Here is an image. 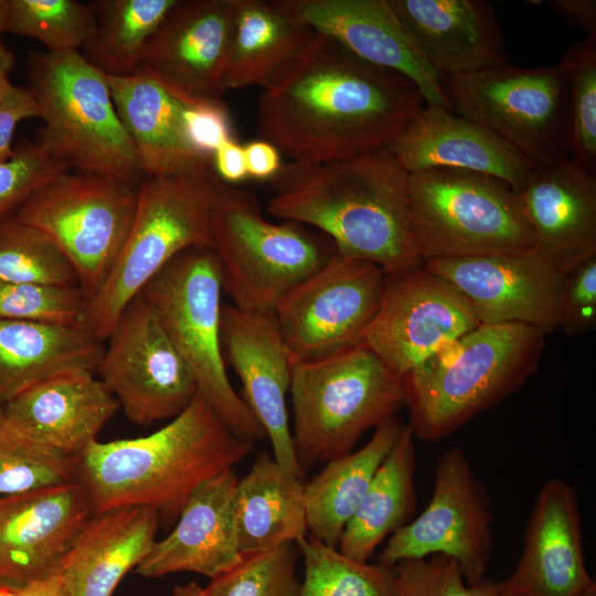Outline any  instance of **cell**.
I'll return each mask as SVG.
<instances>
[{
  "instance_id": "cell-13",
  "label": "cell",
  "mask_w": 596,
  "mask_h": 596,
  "mask_svg": "<svg viewBox=\"0 0 596 596\" xmlns=\"http://www.w3.org/2000/svg\"><path fill=\"white\" fill-rule=\"evenodd\" d=\"M383 269L337 252L278 302L273 317L292 364L364 342L382 301Z\"/></svg>"
},
{
  "instance_id": "cell-45",
  "label": "cell",
  "mask_w": 596,
  "mask_h": 596,
  "mask_svg": "<svg viewBox=\"0 0 596 596\" xmlns=\"http://www.w3.org/2000/svg\"><path fill=\"white\" fill-rule=\"evenodd\" d=\"M596 327V256L563 276L560 327L568 337H583Z\"/></svg>"
},
{
  "instance_id": "cell-46",
  "label": "cell",
  "mask_w": 596,
  "mask_h": 596,
  "mask_svg": "<svg viewBox=\"0 0 596 596\" xmlns=\"http://www.w3.org/2000/svg\"><path fill=\"white\" fill-rule=\"evenodd\" d=\"M182 124L190 146L210 160L219 147L235 139L228 110L221 99L184 104Z\"/></svg>"
},
{
  "instance_id": "cell-51",
  "label": "cell",
  "mask_w": 596,
  "mask_h": 596,
  "mask_svg": "<svg viewBox=\"0 0 596 596\" xmlns=\"http://www.w3.org/2000/svg\"><path fill=\"white\" fill-rule=\"evenodd\" d=\"M15 588L17 596H72L60 572Z\"/></svg>"
},
{
  "instance_id": "cell-23",
  "label": "cell",
  "mask_w": 596,
  "mask_h": 596,
  "mask_svg": "<svg viewBox=\"0 0 596 596\" xmlns=\"http://www.w3.org/2000/svg\"><path fill=\"white\" fill-rule=\"evenodd\" d=\"M386 148L407 173L473 171L501 179L515 192L533 169L493 132L439 105H423Z\"/></svg>"
},
{
  "instance_id": "cell-26",
  "label": "cell",
  "mask_w": 596,
  "mask_h": 596,
  "mask_svg": "<svg viewBox=\"0 0 596 596\" xmlns=\"http://www.w3.org/2000/svg\"><path fill=\"white\" fill-rule=\"evenodd\" d=\"M20 432L75 458L120 408L117 398L91 371L45 379L0 406Z\"/></svg>"
},
{
  "instance_id": "cell-37",
  "label": "cell",
  "mask_w": 596,
  "mask_h": 596,
  "mask_svg": "<svg viewBox=\"0 0 596 596\" xmlns=\"http://www.w3.org/2000/svg\"><path fill=\"white\" fill-rule=\"evenodd\" d=\"M0 283L74 286L78 278L50 237L12 214L0 220Z\"/></svg>"
},
{
  "instance_id": "cell-18",
  "label": "cell",
  "mask_w": 596,
  "mask_h": 596,
  "mask_svg": "<svg viewBox=\"0 0 596 596\" xmlns=\"http://www.w3.org/2000/svg\"><path fill=\"white\" fill-rule=\"evenodd\" d=\"M234 0H177L149 40L139 71L185 104L220 99Z\"/></svg>"
},
{
  "instance_id": "cell-12",
  "label": "cell",
  "mask_w": 596,
  "mask_h": 596,
  "mask_svg": "<svg viewBox=\"0 0 596 596\" xmlns=\"http://www.w3.org/2000/svg\"><path fill=\"white\" fill-rule=\"evenodd\" d=\"M137 189L93 172L66 171L38 188L15 215L68 258L88 301L110 274L128 236Z\"/></svg>"
},
{
  "instance_id": "cell-19",
  "label": "cell",
  "mask_w": 596,
  "mask_h": 596,
  "mask_svg": "<svg viewBox=\"0 0 596 596\" xmlns=\"http://www.w3.org/2000/svg\"><path fill=\"white\" fill-rule=\"evenodd\" d=\"M221 347L225 364L242 382L241 397L270 441L274 459L304 480L286 408L292 362L273 315L222 305Z\"/></svg>"
},
{
  "instance_id": "cell-31",
  "label": "cell",
  "mask_w": 596,
  "mask_h": 596,
  "mask_svg": "<svg viewBox=\"0 0 596 596\" xmlns=\"http://www.w3.org/2000/svg\"><path fill=\"white\" fill-rule=\"evenodd\" d=\"M104 350V341L85 326L0 319V406L51 376L96 372Z\"/></svg>"
},
{
  "instance_id": "cell-43",
  "label": "cell",
  "mask_w": 596,
  "mask_h": 596,
  "mask_svg": "<svg viewBox=\"0 0 596 596\" xmlns=\"http://www.w3.org/2000/svg\"><path fill=\"white\" fill-rule=\"evenodd\" d=\"M393 567L398 596H504L500 582L483 578L468 584L458 562L443 554L405 560Z\"/></svg>"
},
{
  "instance_id": "cell-47",
  "label": "cell",
  "mask_w": 596,
  "mask_h": 596,
  "mask_svg": "<svg viewBox=\"0 0 596 596\" xmlns=\"http://www.w3.org/2000/svg\"><path fill=\"white\" fill-rule=\"evenodd\" d=\"M32 117H39V107L30 89L12 85L0 100V163L17 155L18 149L12 148L15 128L20 121Z\"/></svg>"
},
{
  "instance_id": "cell-2",
  "label": "cell",
  "mask_w": 596,
  "mask_h": 596,
  "mask_svg": "<svg viewBox=\"0 0 596 596\" xmlns=\"http://www.w3.org/2000/svg\"><path fill=\"white\" fill-rule=\"evenodd\" d=\"M268 214L316 227L341 254L385 274L423 265L409 217L408 173L386 147L334 161L283 163Z\"/></svg>"
},
{
  "instance_id": "cell-28",
  "label": "cell",
  "mask_w": 596,
  "mask_h": 596,
  "mask_svg": "<svg viewBox=\"0 0 596 596\" xmlns=\"http://www.w3.org/2000/svg\"><path fill=\"white\" fill-rule=\"evenodd\" d=\"M147 507L94 512L63 558L60 573L72 596H111L149 554L160 524Z\"/></svg>"
},
{
  "instance_id": "cell-27",
  "label": "cell",
  "mask_w": 596,
  "mask_h": 596,
  "mask_svg": "<svg viewBox=\"0 0 596 596\" xmlns=\"http://www.w3.org/2000/svg\"><path fill=\"white\" fill-rule=\"evenodd\" d=\"M406 33L441 76L507 63L493 6L483 0H389Z\"/></svg>"
},
{
  "instance_id": "cell-29",
  "label": "cell",
  "mask_w": 596,
  "mask_h": 596,
  "mask_svg": "<svg viewBox=\"0 0 596 596\" xmlns=\"http://www.w3.org/2000/svg\"><path fill=\"white\" fill-rule=\"evenodd\" d=\"M106 76L142 175H179L213 167L212 160L199 155L184 136L185 103L140 71L128 76Z\"/></svg>"
},
{
  "instance_id": "cell-38",
  "label": "cell",
  "mask_w": 596,
  "mask_h": 596,
  "mask_svg": "<svg viewBox=\"0 0 596 596\" xmlns=\"http://www.w3.org/2000/svg\"><path fill=\"white\" fill-rule=\"evenodd\" d=\"M96 15L76 0H9L6 32L41 42L49 53L79 51L94 38Z\"/></svg>"
},
{
  "instance_id": "cell-24",
  "label": "cell",
  "mask_w": 596,
  "mask_h": 596,
  "mask_svg": "<svg viewBox=\"0 0 596 596\" xmlns=\"http://www.w3.org/2000/svg\"><path fill=\"white\" fill-rule=\"evenodd\" d=\"M517 194L535 251L563 275L596 256V174L565 158L533 168Z\"/></svg>"
},
{
  "instance_id": "cell-14",
  "label": "cell",
  "mask_w": 596,
  "mask_h": 596,
  "mask_svg": "<svg viewBox=\"0 0 596 596\" xmlns=\"http://www.w3.org/2000/svg\"><path fill=\"white\" fill-rule=\"evenodd\" d=\"M487 490L460 448L437 459L428 504L415 519L393 533L377 562L394 566L405 560L443 554L456 560L468 584L485 578L493 540Z\"/></svg>"
},
{
  "instance_id": "cell-53",
  "label": "cell",
  "mask_w": 596,
  "mask_h": 596,
  "mask_svg": "<svg viewBox=\"0 0 596 596\" xmlns=\"http://www.w3.org/2000/svg\"><path fill=\"white\" fill-rule=\"evenodd\" d=\"M171 596H207L204 587L200 586L195 582L188 583L185 585H179L174 587Z\"/></svg>"
},
{
  "instance_id": "cell-48",
  "label": "cell",
  "mask_w": 596,
  "mask_h": 596,
  "mask_svg": "<svg viewBox=\"0 0 596 596\" xmlns=\"http://www.w3.org/2000/svg\"><path fill=\"white\" fill-rule=\"evenodd\" d=\"M243 147L247 177L270 181L283 167L280 151L269 141L257 139Z\"/></svg>"
},
{
  "instance_id": "cell-8",
  "label": "cell",
  "mask_w": 596,
  "mask_h": 596,
  "mask_svg": "<svg viewBox=\"0 0 596 596\" xmlns=\"http://www.w3.org/2000/svg\"><path fill=\"white\" fill-rule=\"evenodd\" d=\"M28 74L29 89L44 121L36 143L70 169L134 185L142 173L107 76L79 51L35 53Z\"/></svg>"
},
{
  "instance_id": "cell-5",
  "label": "cell",
  "mask_w": 596,
  "mask_h": 596,
  "mask_svg": "<svg viewBox=\"0 0 596 596\" xmlns=\"http://www.w3.org/2000/svg\"><path fill=\"white\" fill-rule=\"evenodd\" d=\"M292 446L304 473L353 451L362 435L404 405L403 381L363 342L343 353L294 363Z\"/></svg>"
},
{
  "instance_id": "cell-33",
  "label": "cell",
  "mask_w": 596,
  "mask_h": 596,
  "mask_svg": "<svg viewBox=\"0 0 596 596\" xmlns=\"http://www.w3.org/2000/svg\"><path fill=\"white\" fill-rule=\"evenodd\" d=\"M404 426L396 415L389 418L364 446L328 461L304 483L308 535L338 547L347 523Z\"/></svg>"
},
{
  "instance_id": "cell-49",
  "label": "cell",
  "mask_w": 596,
  "mask_h": 596,
  "mask_svg": "<svg viewBox=\"0 0 596 596\" xmlns=\"http://www.w3.org/2000/svg\"><path fill=\"white\" fill-rule=\"evenodd\" d=\"M212 164L217 178L226 184L235 185L248 178L244 147L236 139L219 147L212 157Z\"/></svg>"
},
{
  "instance_id": "cell-6",
  "label": "cell",
  "mask_w": 596,
  "mask_h": 596,
  "mask_svg": "<svg viewBox=\"0 0 596 596\" xmlns=\"http://www.w3.org/2000/svg\"><path fill=\"white\" fill-rule=\"evenodd\" d=\"M213 167L145 177L132 223L106 281L88 301L85 326L105 341L125 308L180 253L211 247V221L221 184Z\"/></svg>"
},
{
  "instance_id": "cell-35",
  "label": "cell",
  "mask_w": 596,
  "mask_h": 596,
  "mask_svg": "<svg viewBox=\"0 0 596 596\" xmlns=\"http://www.w3.org/2000/svg\"><path fill=\"white\" fill-rule=\"evenodd\" d=\"M177 0H94L97 26L84 57L108 76L139 71L145 49Z\"/></svg>"
},
{
  "instance_id": "cell-20",
  "label": "cell",
  "mask_w": 596,
  "mask_h": 596,
  "mask_svg": "<svg viewBox=\"0 0 596 596\" xmlns=\"http://www.w3.org/2000/svg\"><path fill=\"white\" fill-rule=\"evenodd\" d=\"M93 513L78 481L0 497V581L20 586L60 572Z\"/></svg>"
},
{
  "instance_id": "cell-34",
  "label": "cell",
  "mask_w": 596,
  "mask_h": 596,
  "mask_svg": "<svg viewBox=\"0 0 596 596\" xmlns=\"http://www.w3.org/2000/svg\"><path fill=\"white\" fill-rule=\"evenodd\" d=\"M414 439L405 424L343 530L338 549L344 555L368 562L389 535L413 520L416 512Z\"/></svg>"
},
{
  "instance_id": "cell-32",
  "label": "cell",
  "mask_w": 596,
  "mask_h": 596,
  "mask_svg": "<svg viewBox=\"0 0 596 596\" xmlns=\"http://www.w3.org/2000/svg\"><path fill=\"white\" fill-rule=\"evenodd\" d=\"M234 521L243 555L295 544L308 535L304 482L265 451L238 479Z\"/></svg>"
},
{
  "instance_id": "cell-17",
  "label": "cell",
  "mask_w": 596,
  "mask_h": 596,
  "mask_svg": "<svg viewBox=\"0 0 596 596\" xmlns=\"http://www.w3.org/2000/svg\"><path fill=\"white\" fill-rule=\"evenodd\" d=\"M470 304L480 323H522L550 334L560 327L563 274L535 249L423 263Z\"/></svg>"
},
{
  "instance_id": "cell-50",
  "label": "cell",
  "mask_w": 596,
  "mask_h": 596,
  "mask_svg": "<svg viewBox=\"0 0 596 596\" xmlns=\"http://www.w3.org/2000/svg\"><path fill=\"white\" fill-rule=\"evenodd\" d=\"M550 6L567 24L596 36L595 0H552Z\"/></svg>"
},
{
  "instance_id": "cell-11",
  "label": "cell",
  "mask_w": 596,
  "mask_h": 596,
  "mask_svg": "<svg viewBox=\"0 0 596 596\" xmlns=\"http://www.w3.org/2000/svg\"><path fill=\"white\" fill-rule=\"evenodd\" d=\"M440 85L451 111L493 132L533 168L568 158L570 92L557 65L503 63L441 76Z\"/></svg>"
},
{
  "instance_id": "cell-44",
  "label": "cell",
  "mask_w": 596,
  "mask_h": 596,
  "mask_svg": "<svg viewBox=\"0 0 596 596\" xmlns=\"http://www.w3.org/2000/svg\"><path fill=\"white\" fill-rule=\"evenodd\" d=\"M71 169L39 143L19 148L0 163V220L15 214L38 188Z\"/></svg>"
},
{
  "instance_id": "cell-30",
  "label": "cell",
  "mask_w": 596,
  "mask_h": 596,
  "mask_svg": "<svg viewBox=\"0 0 596 596\" xmlns=\"http://www.w3.org/2000/svg\"><path fill=\"white\" fill-rule=\"evenodd\" d=\"M234 30L222 89L266 87L310 44L317 32L284 0H234Z\"/></svg>"
},
{
  "instance_id": "cell-52",
  "label": "cell",
  "mask_w": 596,
  "mask_h": 596,
  "mask_svg": "<svg viewBox=\"0 0 596 596\" xmlns=\"http://www.w3.org/2000/svg\"><path fill=\"white\" fill-rule=\"evenodd\" d=\"M14 53L0 39V100L12 87L9 75L14 67Z\"/></svg>"
},
{
  "instance_id": "cell-55",
  "label": "cell",
  "mask_w": 596,
  "mask_h": 596,
  "mask_svg": "<svg viewBox=\"0 0 596 596\" xmlns=\"http://www.w3.org/2000/svg\"><path fill=\"white\" fill-rule=\"evenodd\" d=\"M0 596H17V588L7 583H0Z\"/></svg>"
},
{
  "instance_id": "cell-1",
  "label": "cell",
  "mask_w": 596,
  "mask_h": 596,
  "mask_svg": "<svg viewBox=\"0 0 596 596\" xmlns=\"http://www.w3.org/2000/svg\"><path fill=\"white\" fill-rule=\"evenodd\" d=\"M418 86L317 32L258 97L256 126L290 162L320 163L386 147L423 106Z\"/></svg>"
},
{
  "instance_id": "cell-21",
  "label": "cell",
  "mask_w": 596,
  "mask_h": 596,
  "mask_svg": "<svg viewBox=\"0 0 596 596\" xmlns=\"http://www.w3.org/2000/svg\"><path fill=\"white\" fill-rule=\"evenodd\" d=\"M594 584L584 557L577 493L552 478L536 496L521 557L500 582L501 590L504 596H575Z\"/></svg>"
},
{
  "instance_id": "cell-56",
  "label": "cell",
  "mask_w": 596,
  "mask_h": 596,
  "mask_svg": "<svg viewBox=\"0 0 596 596\" xmlns=\"http://www.w3.org/2000/svg\"><path fill=\"white\" fill-rule=\"evenodd\" d=\"M575 596H596V585H592L583 592L576 594Z\"/></svg>"
},
{
  "instance_id": "cell-40",
  "label": "cell",
  "mask_w": 596,
  "mask_h": 596,
  "mask_svg": "<svg viewBox=\"0 0 596 596\" xmlns=\"http://www.w3.org/2000/svg\"><path fill=\"white\" fill-rule=\"evenodd\" d=\"M570 92L568 159L596 174V36L568 46L557 65Z\"/></svg>"
},
{
  "instance_id": "cell-54",
  "label": "cell",
  "mask_w": 596,
  "mask_h": 596,
  "mask_svg": "<svg viewBox=\"0 0 596 596\" xmlns=\"http://www.w3.org/2000/svg\"><path fill=\"white\" fill-rule=\"evenodd\" d=\"M9 11V0H0V39L6 32V22Z\"/></svg>"
},
{
  "instance_id": "cell-4",
  "label": "cell",
  "mask_w": 596,
  "mask_h": 596,
  "mask_svg": "<svg viewBox=\"0 0 596 596\" xmlns=\"http://www.w3.org/2000/svg\"><path fill=\"white\" fill-rule=\"evenodd\" d=\"M545 334L522 323H481L403 377L407 426L438 441L513 394L538 371Z\"/></svg>"
},
{
  "instance_id": "cell-3",
  "label": "cell",
  "mask_w": 596,
  "mask_h": 596,
  "mask_svg": "<svg viewBox=\"0 0 596 596\" xmlns=\"http://www.w3.org/2000/svg\"><path fill=\"white\" fill-rule=\"evenodd\" d=\"M255 449L233 433L198 393L190 405L156 432L88 445L75 465L94 512L147 507L175 522L192 493L232 469Z\"/></svg>"
},
{
  "instance_id": "cell-36",
  "label": "cell",
  "mask_w": 596,
  "mask_h": 596,
  "mask_svg": "<svg viewBox=\"0 0 596 596\" xmlns=\"http://www.w3.org/2000/svg\"><path fill=\"white\" fill-rule=\"evenodd\" d=\"M295 545L304 561L301 596H398L393 566L351 558L310 535Z\"/></svg>"
},
{
  "instance_id": "cell-25",
  "label": "cell",
  "mask_w": 596,
  "mask_h": 596,
  "mask_svg": "<svg viewBox=\"0 0 596 596\" xmlns=\"http://www.w3.org/2000/svg\"><path fill=\"white\" fill-rule=\"evenodd\" d=\"M234 468L203 482L189 498L170 533L157 540L136 567L145 577L190 572L214 578L243 558L237 544Z\"/></svg>"
},
{
  "instance_id": "cell-22",
  "label": "cell",
  "mask_w": 596,
  "mask_h": 596,
  "mask_svg": "<svg viewBox=\"0 0 596 596\" xmlns=\"http://www.w3.org/2000/svg\"><path fill=\"white\" fill-rule=\"evenodd\" d=\"M316 32L361 60L408 77L426 105L450 109L440 75L417 50L389 0H284ZM451 110V109H450Z\"/></svg>"
},
{
  "instance_id": "cell-42",
  "label": "cell",
  "mask_w": 596,
  "mask_h": 596,
  "mask_svg": "<svg viewBox=\"0 0 596 596\" xmlns=\"http://www.w3.org/2000/svg\"><path fill=\"white\" fill-rule=\"evenodd\" d=\"M87 307L88 298L78 285L0 283V319L82 327Z\"/></svg>"
},
{
  "instance_id": "cell-10",
  "label": "cell",
  "mask_w": 596,
  "mask_h": 596,
  "mask_svg": "<svg viewBox=\"0 0 596 596\" xmlns=\"http://www.w3.org/2000/svg\"><path fill=\"white\" fill-rule=\"evenodd\" d=\"M411 226L424 262L535 249L517 192L492 175L458 169L408 173Z\"/></svg>"
},
{
  "instance_id": "cell-9",
  "label": "cell",
  "mask_w": 596,
  "mask_h": 596,
  "mask_svg": "<svg viewBox=\"0 0 596 596\" xmlns=\"http://www.w3.org/2000/svg\"><path fill=\"white\" fill-rule=\"evenodd\" d=\"M222 272L211 247L189 248L172 258L139 292L183 361L199 393L236 435L266 438L228 380L221 347Z\"/></svg>"
},
{
  "instance_id": "cell-7",
  "label": "cell",
  "mask_w": 596,
  "mask_h": 596,
  "mask_svg": "<svg viewBox=\"0 0 596 596\" xmlns=\"http://www.w3.org/2000/svg\"><path fill=\"white\" fill-rule=\"evenodd\" d=\"M212 249L222 285L240 309L273 313L295 286L337 252L332 240L306 225L273 223L251 191L221 182L212 211Z\"/></svg>"
},
{
  "instance_id": "cell-39",
  "label": "cell",
  "mask_w": 596,
  "mask_h": 596,
  "mask_svg": "<svg viewBox=\"0 0 596 596\" xmlns=\"http://www.w3.org/2000/svg\"><path fill=\"white\" fill-rule=\"evenodd\" d=\"M72 481L75 459L20 432L0 407V497Z\"/></svg>"
},
{
  "instance_id": "cell-16",
  "label": "cell",
  "mask_w": 596,
  "mask_h": 596,
  "mask_svg": "<svg viewBox=\"0 0 596 596\" xmlns=\"http://www.w3.org/2000/svg\"><path fill=\"white\" fill-rule=\"evenodd\" d=\"M479 324L465 297L422 265L384 275L381 307L364 343L403 380Z\"/></svg>"
},
{
  "instance_id": "cell-15",
  "label": "cell",
  "mask_w": 596,
  "mask_h": 596,
  "mask_svg": "<svg viewBox=\"0 0 596 596\" xmlns=\"http://www.w3.org/2000/svg\"><path fill=\"white\" fill-rule=\"evenodd\" d=\"M106 340L96 372L132 423L172 419L199 393L189 366L140 294Z\"/></svg>"
},
{
  "instance_id": "cell-41",
  "label": "cell",
  "mask_w": 596,
  "mask_h": 596,
  "mask_svg": "<svg viewBox=\"0 0 596 596\" xmlns=\"http://www.w3.org/2000/svg\"><path fill=\"white\" fill-rule=\"evenodd\" d=\"M296 564L295 544L243 555L236 566L212 578L204 589L207 596H301Z\"/></svg>"
}]
</instances>
